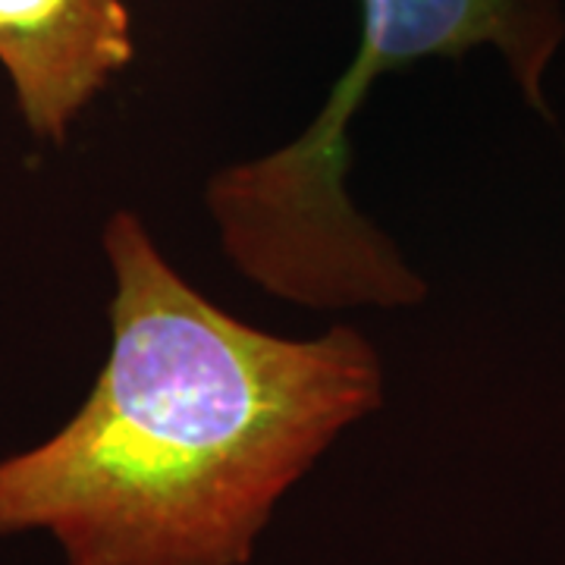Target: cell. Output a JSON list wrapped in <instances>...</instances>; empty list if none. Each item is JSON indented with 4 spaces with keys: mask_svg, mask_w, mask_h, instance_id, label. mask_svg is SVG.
<instances>
[{
    "mask_svg": "<svg viewBox=\"0 0 565 565\" xmlns=\"http://www.w3.org/2000/svg\"><path fill=\"white\" fill-rule=\"evenodd\" d=\"M556 0H362V39L318 120L299 139L217 173L204 199L236 270L305 308H412L424 280L349 202V126L371 85L430 57L493 44L527 102L563 41Z\"/></svg>",
    "mask_w": 565,
    "mask_h": 565,
    "instance_id": "obj_2",
    "label": "cell"
},
{
    "mask_svg": "<svg viewBox=\"0 0 565 565\" xmlns=\"http://www.w3.org/2000/svg\"><path fill=\"white\" fill-rule=\"evenodd\" d=\"M132 57L126 0H0V66L35 139L63 145Z\"/></svg>",
    "mask_w": 565,
    "mask_h": 565,
    "instance_id": "obj_3",
    "label": "cell"
},
{
    "mask_svg": "<svg viewBox=\"0 0 565 565\" xmlns=\"http://www.w3.org/2000/svg\"><path fill=\"white\" fill-rule=\"evenodd\" d=\"M110 352L54 437L0 459V541L66 565H248L274 509L384 403L355 327L286 340L204 299L132 211L104 223Z\"/></svg>",
    "mask_w": 565,
    "mask_h": 565,
    "instance_id": "obj_1",
    "label": "cell"
}]
</instances>
